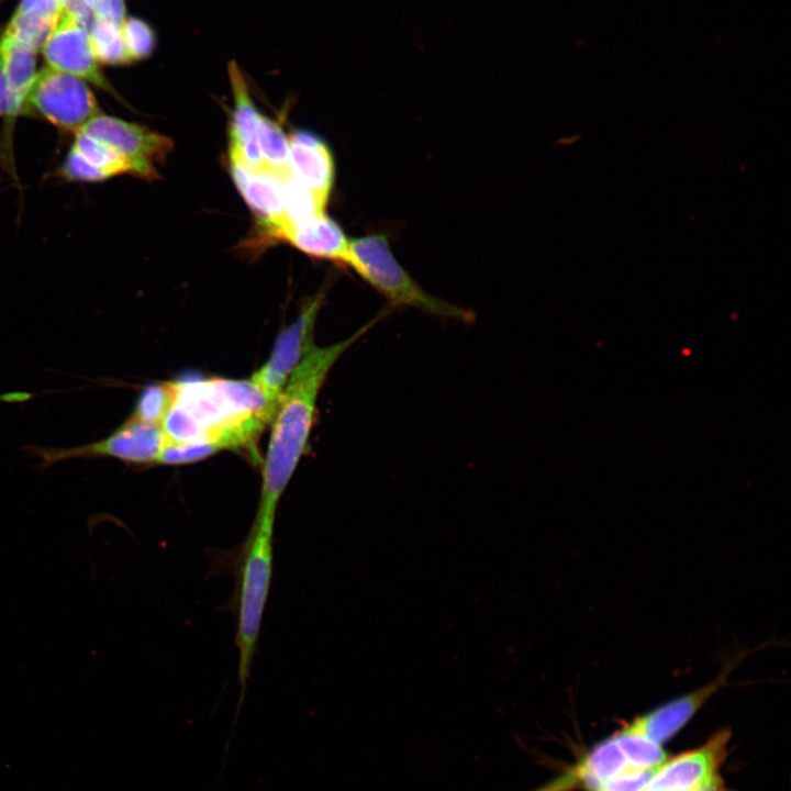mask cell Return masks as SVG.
<instances>
[{
  "label": "cell",
  "mask_w": 791,
  "mask_h": 791,
  "mask_svg": "<svg viewBox=\"0 0 791 791\" xmlns=\"http://www.w3.org/2000/svg\"><path fill=\"white\" fill-rule=\"evenodd\" d=\"M739 659H729L709 683L637 716L623 728L661 745L679 732L704 703L726 684Z\"/></svg>",
  "instance_id": "cell-12"
},
{
  "label": "cell",
  "mask_w": 791,
  "mask_h": 791,
  "mask_svg": "<svg viewBox=\"0 0 791 791\" xmlns=\"http://www.w3.org/2000/svg\"><path fill=\"white\" fill-rule=\"evenodd\" d=\"M121 26L108 19L93 18L89 35L99 64L124 65L131 63Z\"/></svg>",
  "instance_id": "cell-21"
},
{
  "label": "cell",
  "mask_w": 791,
  "mask_h": 791,
  "mask_svg": "<svg viewBox=\"0 0 791 791\" xmlns=\"http://www.w3.org/2000/svg\"><path fill=\"white\" fill-rule=\"evenodd\" d=\"M80 131L99 140L124 158L131 166L132 176L146 180L158 178L157 167L172 148L169 137L102 112Z\"/></svg>",
  "instance_id": "cell-9"
},
{
  "label": "cell",
  "mask_w": 791,
  "mask_h": 791,
  "mask_svg": "<svg viewBox=\"0 0 791 791\" xmlns=\"http://www.w3.org/2000/svg\"><path fill=\"white\" fill-rule=\"evenodd\" d=\"M274 531L275 521L254 517L239 545L226 550L212 549L209 554L211 576L230 572L235 579L230 609L236 617L237 677L242 697L250 676L272 581Z\"/></svg>",
  "instance_id": "cell-3"
},
{
  "label": "cell",
  "mask_w": 791,
  "mask_h": 791,
  "mask_svg": "<svg viewBox=\"0 0 791 791\" xmlns=\"http://www.w3.org/2000/svg\"><path fill=\"white\" fill-rule=\"evenodd\" d=\"M81 1L93 13V16L100 15L108 2V0H81Z\"/></svg>",
  "instance_id": "cell-26"
},
{
  "label": "cell",
  "mask_w": 791,
  "mask_h": 791,
  "mask_svg": "<svg viewBox=\"0 0 791 791\" xmlns=\"http://www.w3.org/2000/svg\"><path fill=\"white\" fill-rule=\"evenodd\" d=\"M666 759L660 744L622 728L598 744L560 784L593 791L614 779L654 769Z\"/></svg>",
  "instance_id": "cell-5"
},
{
  "label": "cell",
  "mask_w": 791,
  "mask_h": 791,
  "mask_svg": "<svg viewBox=\"0 0 791 791\" xmlns=\"http://www.w3.org/2000/svg\"><path fill=\"white\" fill-rule=\"evenodd\" d=\"M64 9L62 0H21L5 33L36 51L42 49Z\"/></svg>",
  "instance_id": "cell-18"
},
{
  "label": "cell",
  "mask_w": 791,
  "mask_h": 791,
  "mask_svg": "<svg viewBox=\"0 0 791 791\" xmlns=\"http://www.w3.org/2000/svg\"><path fill=\"white\" fill-rule=\"evenodd\" d=\"M302 253L345 264L349 239L342 227L325 213L288 225L278 235Z\"/></svg>",
  "instance_id": "cell-17"
},
{
  "label": "cell",
  "mask_w": 791,
  "mask_h": 791,
  "mask_svg": "<svg viewBox=\"0 0 791 791\" xmlns=\"http://www.w3.org/2000/svg\"><path fill=\"white\" fill-rule=\"evenodd\" d=\"M234 183L266 234L277 238L287 226L281 179L266 170L230 163Z\"/></svg>",
  "instance_id": "cell-14"
},
{
  "label": "cell",
  "mask_w": 791,
  "mask_h": 791,
  "mask_svg": "<svg viewBox=\"0 0 791 791\" xmlns=\"http://www.w3.org/2000/svg\"><path fill=\"white\" fill-rule=\"evenodd\" d=\"M101 112L85 80L48 66L37 73L25 102V114L74 134Z\"/></svg>",
  "instance_id": "cell-7"
},
{
  "label": "cell",
  "mask_w": 791,
  "mask_h": 791,
  "mask_svg": "<svg viewBox=\"0 0 791 791\" xmlns=\"http://www.w3.org/2000/svg\"><path fill=\"white\" fill-rule=\"evenodd\" d=\"M288 138L291 175L326 204L335 176L331 149L311 132L297 131Z\"/></svg>",
  "instance_id": "cell-16"
},
{
  "label": "cell",
  "mask_w": 791,
  "mask_h": 791,
  "mask_svg": "<svg viewBox=\"0 0 791 791\" xmlns=\"http://www.w3.org/2000/svg\"><path fill=\"white\" fill-rule=\"evenodd\" d=\"M0 62L18 113L25 114L26 97L38 73L36 49L4 32L0 38Z\"/></svg>",
  "instance_id": "cell-19"
},
{
  "label": "cell",
  "mask_w": 791,
  "mask_h": 791,
  "mask_svg": "<svg viewBox=\"0 0 791 791\" xmlns=\"http://www.w3.org/2000/svg\"><path fill=\"white\" fill-rule=\"evenodd\" d=\"M323 299L320 292L307 301L297 319L278 335L267 361L250 377L276 408L290 376L314 346L313 330Z\"/></svg>",
  "instance_id": "cell-10"
},
{
  "label": "cell",
  "mask_w": 791,
  "mask_h": 791,
  "mask_svg": "<svg viewBox=\"0 0 791 791\" xmlns=\"http://www.w3.org/2000/svg\"><path fill=\"white\" fill-rule=\"evenodd\" d=\"M57 174L71 182H100L120 175H132L129 163L99 140L75 133Z\"/></svg>",
  "instance_id": "cell-15"
},
{
  "label": "cell",
  "mask_w": 791,
  "mask_h": 791,
  "mask_svg": "<svg viewBox=\"0 0 791 791\" xmlns=\"http://www.w3.org/2000/svg\"><path fill=\"white\" fill-rule=\"evenodd\" d=\"M172 400L174 381L148 385L138 393L130 417L161 426Z\"/></svg>",
  "instance_id": "cell-23"
},
{
  "label": "cell",
  "mask_w": 791,
  "mask_h": 791,
  "mask_svg": "<svg viewBox=\"0 0 791 791\" xmlns=\"http://www.w3.org/2000/svg\"><path fill=\"white\" fill-rule=\"evenodd\" d=\"M229 76L234 98V109L229 126L230 163L241 164L252 170H266L258 144L257 111L239 66L229 64Z\"/></svg>",
  "instance_id": "cell-13"
},
{
  "label": "cell",
  "mask_w": 791,
  "mask_h": 791,
  "mask_svg": "<svg viewBox=\"0 0 791 791\" xmlns=\"http://www.w3.org/2000/svg\"><path fill=\"white\" fill-rule=\"evenodd\" d=\"M729 739V731L722 729L701 747L666 759L635 791H725L721 768Z\"/></svg>",
  "instance_id": "cell-8"
},
{
  "label": "cell",
  "mask_w": 791,
  "mask_h": 791,
  "mask_svg": "<svg viewBox=\"0 0 791 791\" xmlns=\"http://www.w3.org/2000/svg\"><path fill=\"white\" fill-rule=\"evenodd\" d=\"M344 265L353 268L396 305L416 308L435 315L461 321L474 317L470 311L423 290L396 259L385 234H369L349 239Z\"/></svg>",
  "instance_id": "cell-4"
},
{
  "label": "cell",
  "mask_w": 791,
  "mask_h": 791,
  "mask_svg": "<svg viewBox=\"0 0 791 791\" xmlns=\"http://www.w3.org/2000/svg\"><path fill=\"white\" fill-rule=\"evenodd\" d=\"M160 425L130 417L104 438L71 448H51L32 445L25 447L40 459L41 471L66 459L111 457L127 464H156L167 443Z\"/></svg>",
  "instance_id": "cell-6"
},
{
  "label": "cell",
  "mask_w": 791,
  "mask_h": 791,
  "mask_svg": "<svg viewBox=\"0 0 791 791\" xmlns=\"http://www.w3.org/2000/svg\"><path fill=\"white\" fill-rule=\"evenodd\" d=\"M258 144L266 171L283 179L291 175L289 166V138L281 125L259 114Z\"/></svg>",
  "instance_id": "cell-20"
},
{
  "label": "cell",
  "mask_w": 791,
  "mask_h": 791,
  "mask_svg": "<svg viewBox=\"0 0 791 791\" xmlns=\"http://www.w3.org/2000/svg\"><path fill=\"white\" fill-rule=\"evenodd\" d=\"M368 328L365 325L334 345H314L290 376L271 421L255 517L276 521L278 503L305 449L325 377L336 359Z\"/></svg>",
  "instance_id": "cell-2"
},
{
  "label": "cell",
  "mask_w": 791,
  "mask_h": 791,
  "mask_svg": "<svg viewBox=\"0 0 791 791\" xmlns=\"http://www.w3.org/2000/svg\"><path fill=\"white\" fill-rule=\"evenodd\" d=\"M42 53L48 67L78 77L116 96L101 71L86 24L66 8L44 43Z\"/></svg>",
  "instance_id": "cell-11"
},
{
  "label": "cell",
  "mask_w": 791,
  "mask_h": 791,
  "mask_svg": "<svg viewBox=\"0 0 791 791\" xmlns=\"http://www.w3.org/2000/svg\"><path fill=\"white\" fill-rule=\"evenodd\" d=\"M121 27L131 63L147 58L153 53L156 36L146 22L137 18H127Z\"/></svg>",
  "instance_id": "cell-24"
},
{
  "label": "cell",
  "mask_w": 791,
  "mask_h": 791,
  "mask_svg": "<svg viewBox=\"0 0 791 791\" xmlns=\"http://www.w3.org/2000/svg\"><path fill=\"white\" fill-rule=\"evenodd\" d=\"M281 185L287 226L325 213L326 204L292 175L281 179Z\"/></svg>",
  "instance_id": "cell-22"
},
{
  "label": "cell",
  "mask_w": 791,
  "mask_h": 791,
  "mask_svg": "<svg viewBox=\"0 0 791 791\" xmlns=\"http://www.w3.org/2000/svg\"><path fill=\"white\" fill-rule=\"evenodd\" d=\"M18 116L19 113L15 108L12 94L7 85V80L0 62V118L4 119L9 130V125L13 124L14 120Z\"/></svg>",
  "instance_id": "cell-25"
},
{
  "label": "cell",
  "mask_w": 791,
  "mask_h": 791,
  "mask_svg": "<svg viewBox=\"0 0 791 791\" xmlns=\"http://www.w3.org/2000/svg\"><path fill=\"white\" fill-rule=\"evenodd\" d=\"M276 410L250 379L178 380L161 428L170 443H213L221 450L254 452Z\"/></svg>",
  "instance_id": "cell-1"
}]
</instances>
